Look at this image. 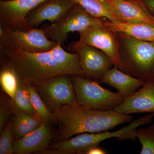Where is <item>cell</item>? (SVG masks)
Returning <instances> with one entry per match:
<instances>
[{
    "mask_svg": "<svg viewBox=\"0 0 154 154\" xmlns=\"http://www.w3.org/2000/svg\"><path fill=\"white\" fill-rule=\"evenodd\" d=\"M0 50L19 79L35 87L59 75L86 77L79 54L67 52L60 43L52 49L42 52H26L2 47Z\"/></svg>",
    "mask_w": 154,
    "mask_h": 154,
    "instance_id": "1",
    "label": "cell"
},
{
    "mask_svg": "<svg viewBox=\"0 0 154 154\" xmlns=\"http://www.w3.org/2000/svg\"><path fill=\"white\" fill-rule=\"evenodd\" d=\"M52 112L54 122L59 126L57 142L66 140L75 135L109 131L133 120L132 116L128 114L114 110L89 109L78 103L61 106Z\"/></svg>",
    "mask_w": 154,
    "mask_h": 154,
    "instance_id": "2",
    "label": "cell"
},
{
    "mask_svg": "<svg viewBox=\"0 0 154 154\" xmlns=\"http://www.w3.org/2000/svg\"><path fill=\"white\" fill-rule=\"evenodd\" d=\"M116 33L122 65L121 70L146 82L154 80V42Z\"/></svg>",
    "mask_w": 154,
    "mask_h": 154,
    "instance_id": "3",
    "label": "cell"
},
{
    "mask_svg": "<svg viewBox=\"0 0 154 154\" xmlns=\"http://www.w3.org/2000/svg\"><path fill=\"white\" fill-rule=\"evenodd\" d=\"M77 103L83 107L101 110H113L124 100L118 92L103 88L97 81L72 75Z\"/></svg>",
    "mask_w": 154,
    "mask_h": 154,
    "instance_id": "4",
    "label": "cell"
},
{
    "mask_svg": "<svg viewBox=\"0 0 154 154\" xmlns=\"http://www.w3.org/2000/svg\"><path fill=\"white\" fill-rule=\"evenodd\" d=\"M0 25V47L37 53L51 50L59 43L48 38L42 28L23 31L10 28L2 22Z\"/></svg>",
    "mask_w": 154,
    "mask_h": 154,
    "instance_id": "5",
    "label": "cell"
},
{
    "mask_svg": "<svg viewBox=\"0 0 154 154\" xmlns=\"http://www.w3.org/2000/svg\"><path fill=\"white\" fill-rule=\"evenodd\" d=\"M104 21V19L91 16L75 4L60 19L41 28L48 38L63 45L68 38L69 33H79L91 25H103Z\"/></svg>",
    "mask_w": 154,
    "mask_h": 154,
    "instance_id": "6",
    "label": "cell"
},
{
    "mask_svg": "<svg viewBox=\"0 0 154 154\" xmlns=\"http://www.w3.org/2000/svg\"><path fill=\"white\" fill-rule=\"evenodd\" d=\"M79 33V39L74 44L88 45L100 50L110 57L114 66L121 69L122 65L116 33L103 24L91 25Z\"/></svg>",
    "mask_w": 154,
    "mask_h": 154,
    "instance_id": "7",
    "label": "cell"
},
{
    "mask_svg": "<svg viewBox=\"0 0 154 154\" xmlns=\"http://www.w3.org/2000/svg\"><path fill=\"white\" fill-rule=\"evenodd\" d=\"M35 88L44 102L53 110L61 106L77 103L71 75L57 76Z\"/></svg>",
    "mask_w": 154,
    "mask_h": 154,
    "instance_id": "8",
    "label": "cell"
},
{
    "mask_svg": "<svg viewBox=\"0 0 154 154\" xmlns=\"http://www.w3.org/2000/svg\"><path fill=\"white\" fill-rule=\"evenodd\" d=\"M79 56L80 63L85 76L100 82L106 72L114 66L110 57L98 48L88 45H69Z\"/></svg>",
    "mask_w": 154,
    "mask_h": 154,
    "instance_id": "9",
    "label": "cell"
},
{
    "mask_svg": "<svg viewBox=\"0 0 154 154\" xmlns=\"http://www.w3.org/2000/svg\"><path fill=\"white\" fill-rule=\"evenodd\" d=\"M45 0H8L0 2L1 22L10 28L27 31V15Z\"/></svg>",
    "mask_w": 154,
    "mask_h": 154,
    "instance_id": "10",
    "label": "cell"
},
{
    "mask_svg": "<svg viewBox=\"0 0 154 154\" xmlns=\"http://www.w3.org/2000/svg\"><path fill=\"white\" fill-rule=\"evenodd\" d=\"M75 4L72 0H45L27 15L28 27L30 29L36 28L46 20L55 22Z\"/></svg>",
    "mask_w": 154,
    "mask_h": 154,
    "instance_id": "11",
    "label": "cell"
},
{
    "mask_svg": "<svg viewBox=\"0 0 154 154\" xmlns=\"http://www.w3.org/2000/svg\"><path fill=\"white\" fill-rule=\"evenodd\" d=\"M123 114L148 113L154 114V80L144 85L113 110Z\"/></svg>",
    "mask_w": 154,
    "mask_h": 154,
    "instance_id": "12",
    "label": "cell"
},
{
    "mask_svg": "<svg viewBox=\"0 0 154 154\" xmlns=\"http://www.w3.org/2000/svg\"><path fill=\"white\" fill-rule=\"evenodd\" d=\"M49 124L42 122L38 128L32 132L15 140L13 146L14 154L34 153L46 149L53 137Z\"/></svg>",
    "mask_w": 154,
    "mask_h": 154,
    "instance_id": "13",
    "label": "cell"
},
{
    "mask_svg": "<svg viewBox=\"0 0 154 154\" xmlns=\"http://www.w3.org/2000/svg\"><path fill=\"white\" fill-rule=\"evenodd\" d=\"M105 1L112 6L122 22L146 23L154 26V18L140 0Z\"/></svg>",
    "mask_w": 154,
    "mask_h": 154,
    "instance_id": "14",
    "label": "cell"
},
{
    "mask_svg": "<svg viewBox=\"0 0 154 154\" xmlns=\"http://www.w3.org/2000/svg\"><path fill=\"white\" fill-rule=\"evenodd\" d=\"M99 82L115 88L125 99L137 91L146 82L125 73L114 66L106 72Z\"/></svg>",
    "mask_w": 154,
    "mask_h": 154,
    "instance_id": "15",
    "label": "cell"
},
{
    "mask_svg": "<svg viewBox=\"0 0 154 154\" xmlns=\"http://www.w3.org/2000/svg\"><path fill=\"white\" fill-rule=\"evenodd\" d=\"M104 25L115 33H125L139 40L154 42V26L146 23L113 22L105 20Z\"/></svg>",
    "mask_w": 154,
    "mask_h": 154,
    "instance_id": "16",
    "label": "cell"
},
{
    "mask_svg": "<svg viewBox=\"0 0 154 154\" xmlns=\"http://www.w3.org/2000/svg\"><path fill=\"white\" fill-rule=\"evenodd\" d=\"M91 16L113 22H122L114 9L105 0H72Z\"/></svg>",
    "mask_w": 154,
    "mask_h": 154,
    "instance_id": "17",
    "label": "cell"
},
{
    "mask_svg": "<svg viewBox=\"0 0 154 154\" xmlns=\"http://www.w3.org/2000/svg\"><path fill=\"white\" fill-rule=\"evenodd\" d=\"M11 119L12 132L15 140L32 132L42 123L35 114L25 112L14 113V117Z\"/></svg>",
    "mask_w": 154,
    "mask_h": 154,
    "instance_id": "18",
    "label": "cell"
},
{
    "mask_svg": "<svg viewBox=\"0 0 154 154\" xmlns=\"http://www.w3.org/2000/svg\"><path fill=\"white\" fill-rule=\"evenodd\" d=\"M30 103L35 115L42 122L49 124L54 122L52 112L46 106L45 102L32 85L27 84Z\"/></svg>",
    "mask_w": 154,
    "mask_h": 154,
    "instance_id": "19",
    "label": "cell"
},
{
    "mask_svg": "<svg viewBox=\"0 0 154 154\" xmlns=\"http://www.w3.org/2000/svg\"><path fill=\"white\" fill-rule=\"evenodd\" d=\"M19 79L13 68L8 63L1 69L0 84L3 91L13 99L18 88Z\"/></svg>",
    "mask_w": 154,
    "mask_h": 154,
    "instance_id": "20",
    "label": "cell"
},
{
    "mask_svg": "<svg viewBox=\"0 0 154 154\" xmlns=\"http://www.w3.org/2000/svg\"><path fill=\"white\" fill-rule=\"evenodd\" d=\"M12 102L14 114L25 112L35 114L30 103L27 84L20 79H19L17 92L12 99Z\"/></svg>",
    "mask_w": 154,
    "mask_h": 154,
    "instance_id": "21",
    "label": "cell"
},
{
    "mask_svg": "<svg viewBox=\"0 0 154 154\" xmlns=\"http://www.w3.org/2000/svg\"><path fill=\"white\" fill-rule=\"evenodd\" d=\"M136 137L141 145L140 154H154V123L137 129Z\"/></svg>",
    "mask_w": 154,
    "mask_h": 154,
    "instance_id": "22",
    "label": "cell"
},
{
    "mask_svg": "<svg viewBox=\"0 0 154 154\" xmlns=\"http://www.w3.org/2000/svg\"><path fill=\"white\" fill-rule=\"evenodd\" d=\"M15 139L12 132L11 119L1 131L0 154H12Z\"/></svg>",
    "mask_w": 154,
    "mask_h": 154,
    "instance_id": "23",
    "label": "cell"
},
{
    "mask_svg": "<svg viewBox=\"0 0 154 154\" xmlns=\"http://www.w3.org/2000/svg\"><path fill=\"white\" fill-rule=\"evenodd\" d=\"M14 113L12 99L5 95L1 94L0 99V131L10 121V118Z\"/></svg>",
    "mask_w": 154,
    "mask_h": 154,
    "instance_id": "24",
    "label": "cell"
},
{
    "mask_svg": "<svg viewBox=\"0 0 154 154\" xmlns=\"http://www.w3.org/2000/svg\"><path fill=\"white\" fill-rule=\"evenodd\" d=\"M148 12L154 18V0H140Z\"/></svg>",
    "mask_w": 154,
    "mask_h": 154,
    "instance_id": "25",
    "label": "cell"
},
{
    "mask_svg": "<svg viewBox=\"0 0 154 154\" xmlns=\"http://www.w3.org/2000/svg\"><path fill=\"white\" fill-rule=\"evenodd\" d=\"M107 152L104 149L99 147L98 146H94L86 150L85 154H106Z\"/></svg>",
    "mask_w": 154,
    "mask_h": 154,
    "instance_id": "26",
    "label": "cell"
},
{
    "mask_svg": "<svg viewBox=\"0 0 154 154\" xmlns=\"http://www.w3.org/2000/svg\"><path fill=\"white\" fill-rule=\"evenodd\" d=\"M136 1H140V0H136Z\"/></svg>",
    "mask_w": 154,
    "mask_h": 154,
    "instance_id": "27",
    "label": "cell"
}]
</instances>
